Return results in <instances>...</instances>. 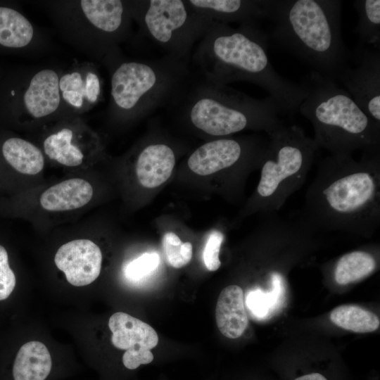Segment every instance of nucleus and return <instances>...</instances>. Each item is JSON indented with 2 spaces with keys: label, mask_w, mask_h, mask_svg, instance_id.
Segmentation results:
<instances>
[{
  "label": "nucleus",
  "mask_w": 380,
  "mask_h": 380,
  "mask_svg": "<svg viewBox=\"0 0 380 380\" xmlns=\"http://www.w3.org/2000/svg\"><path fill=\"white\" fill-rule=\"evenodd\" d=\"M297 213L318 232L372 236L380 226V151L319 160Z\"/></svg>",
  "instance_id": "1"
},
{
  "label": "nucleus",
  "mask_w": 380,
  "mask_h": 380,
  "mask_svg": "<svg viewBox=\"0 0 380 380\" xmlns=\"http://www.w3.org/2000/svg\"><path fill=\"white\" fill-rule=\"evenodd\" d=\"M268 37L258 22L229 24L212 21L191 56L200 79L224 84L247 82L265 89L281 115L293 117L306 96L303 83L279 75L267 53Z\"/></svg>",
  "instance_id": "2"
},
{
  "label": "nucleus",
  "mask_w": 380,
  "mask_h": 380,
  "mask_svg": "<svg viewBox=\"0 0 380 380\" xmlns=\"http://www.w3.org/2000/svg\"><path fill=\"white\" fill-rule=\"evenodd\" d=\"M342 1L268 0L267 18L274 24L272 39L335 82L350 63L352 51L341 34Z\"/></svg>",
  "instance_id": "3"
},
{
  "label": "nucleus",
  "mask_w": 380,
  "mask_h": 380,
  "mask_svg": "<svg viewBox=\"0 0 380 380\" xmlns=\"http://www.w3.org/2000/svg\"><path fill=\"white\" fill-rule=\"evenodd\" d=\"M101 63L109 75L107 112L114 122L135 121L169 107L191 79L189 65L165 55L149 60L129 58L119 47Z\"/></svg>",
  "instance_id": "4"
},
{
  "label": "nucleus",
  "mask_w": 380,
  "mask_h": 380,
  "mask_svg": "<svg viewBox=\"0 0 380 380\" xmlns=\"http://www.w3.org/2000/svg\"><path fill=\"white\" fill-rule=\"evenodd\" d=\"M196 130L226 137L246 129L269 134L284 125L270 98L255 99L224 84L191 79L168 107Z\"/></svg>",
  "instance_id": "5"
},
{
  "label": "nucleus",
  "mask_w": 380,
  "mask_h": 380,
  "mask_svg": "<svg viewBox=\"0 0 380 380\" xmlns=\"http://www.w3.org/2000/svg\"><path fill=\"white\" fill-rule=\"evenodd\" d=\"M306 96L298 110L312 124L314 141L330 154L380 151V125L335 82L311 71L301 82Z\"/></svg>",
  "instance_id": "6"
},
{
  "label": "nucleus",
  "mask_w": 380,
  "mask_h": 380,
  "mask_svg": "<svg viewBox=\"0 0 380 380\" xmlns=\"http://www.w3.org/2000/svg\"><path fill=\"white\" fill-rule=\"evenodd\" d=\"M37 3L51 18L61 37L101 63L131 34L127 0H49Z\"/></svg>",
  "instance_id": "7"
},
{
  "label": "nucleus",
  "mask_w": 380,
  "mask_h": 380,
  "mask_svg": "<svg viewBox=\"0 0 380 380\" xmlns=\"http://www.w3.org/2000/svg\"><path fill=\"white\" fill-rule=\"evenodd\" d=\"M63 69L22 66L4 72L0 80V127L39 131L70 113L59 91Z\"/></svg>",
  "instance_id": "8"
},
{
  "label": "nucleus",
  "mask_w": 380,
  "mask_h": 380,
  "mask_svg": "<svg viewBox=\"0 0 380 380\" xmlns=\"http://www.w3.org/2000/svg\"><path fill=\"white\" fill-rule=\"evenodd\" d=\"M267 136L268 146L251 206L264 215L278 213L303 186L319 149L314 139L295 125H284Z\"/></svg>",
  "instance_id": "9"
},
{
  "label": "nucleus",
  "mask_w": 380,
  "mask_h": 380,
  "mask_svg": "<svg viewBox=\"0 0 380 380\" xmlns=\"http://www.w3.org/2000/svg\"><path fill=\"white\" fill-rule=\"evenodd\" d=\"M127 4L143 35L165 51V56L189 65L192 49L211 20L187 0H127Z\"/></svg>",
  "instance_id": "10"
},
{
  "label": "nucleus",
  "mask_w": 380,
  "mask_h": 380,
  "mask_svg": "<svg viewBox=\"0 0 380 380\" xmlns=\"http://www.w3.org/2000/svg\"><path fill=\"white\" fill-rule=\"evenodd\" d=\"M37 144L46 160L68 169H85L103 153L100 136L82 115L68 114L40 129Z\"/></svg>",
  "instance_id": "11"
},
{
  "label": "nucleus",
  "mask_w": 380,
  "mask_h": 380,
  "mask_svg": "<svg viewBox=\"0 0 380 380\" xmlns=\"http://www.w3.org/2000/svg\"><path fill=\"white\" fill-rule=\"evenodd\" d=\"M269 138L221 137L196 148L187 165L197 175L205 176L236 167L241 164L260 167L267 151Z\"/></svg>",
  "instance_id": "12"
},
{
  "label": "nucleus",
  "mask_w": 380,
  "mask_h": 380,
  "mask_svg": "<svg viewBox=\"0 0 380 380\" xmlns=\"http://www.w3.org/2000/svg\"><path fill=\"white\" fill-rule=\"evenodd\" d=\"M46 157L34 142L0 127V186L4 192L20 194L41 177Z\"/></svg>",
  "instance_id": "13"
},
{
  "label": "nucleus",
  "mask_w": 380,
  "mask_h": 380,
  "mask_svg": "<svg viewBox=\"0 0 380 380\" xmlns=\"http://www.w3.org/2000/svg\"><path fill=\"white\" fill-rule=\"evenodd\" d=\"M360 108L380 125V49L357 46L351 63L336 77Z\"/></svg>",
  "instance_id": "14"
},
{
  "label": "nucleus",
  "mask_w": 380,
  "mask_h": 380,
  "mask_svg": "<svg viewBox=\"0 0 380 380\" xmlns=\"http://www.w3.org/2000/svg\"><path fill=\"white\" fill-rule=\"evenodd\" d=\"M50 48L47 34L22 12L17 3L0 1V54L36 56Z\"/></svg>",
  "instance_id": "15"
},
{
  "label": "nucleus",
  "mask_w": 380,
  "mask_h": 380,
  "mask_svg": "<svg viewBox=\"0 0 380 380\" xmlns=\"http://www.w3.org/2000/svg\"><path fill=\"white\" fill-rule=\"evenodd\" d=\"M108 327L113 345L125 350L122 357L125 369L134 371L153 361L151 349L157 346L158 336L151 326L129 314L118 312L110 316Z\"/></svg>",
  "instance_id": "16"
},
{
  "label": "nucleus",
  "mask_w": 380,
  "mask_h": 380,
  "mask_svg": "<svg viewBox=\"0 0 380 380\" xmlns=\"http://www.w3.org/2000/svg\"><path fill=\"white\" fill-rule=\"evenodd\" d=\"M58 85L62 101L70 113L82 115L103 100V80L92 61H76L63 70Z\"/></svg>",
  "instance_id": "17"
},
{
  "label": "nucleus",
  "mask_w": 380,
  "mask_h": 380,
  "mask_svg": "<svg viewBox=\"0 0 380 380\" xmlns=\"http://www.w3.org/2000/svg\"><path fill=\"white\" fill-rule=\"evenodd\" d=\"M102 258L101 251L96 243L88 239H77L59 247L54 262L70 284L84 286L99 276Z\"/></svg>",
  "instance_id": "18"
},
{
  "label": "nucleus",
  "mask_w": 380,
  "mask_h": 380,
  "mask_svg": "<svg viewBox=\"0 0 380 380\" xmlns=\"http://www.w3.org/2000/svg\"><path fill=\"white\" fill-rule=\"evenodd\" d=\"M197 12L211 21L228 24L258 22L267 18L268 0H187Z\"/></svg>",
  "instance_id": "19"
},
{
  "label": "nucleus",
  "mask_w": 380,
  "mask_h": 380,
  "mask_svg": "<svg viewBox=\"0 0 380 380\" xmlns=\"http://www.w3.org/2000/svg\"><path fill=\"white\" fill-rule=\"evenodd\" d=\"M94 195L91 182L82 177H70L53 184L40 193L39 208L49 213L75 211L87 205Z\"/></svg>",
  "instance_id": "20"
},
{
  "label": "nucleus",
  "mask_w": 380,
  "mask_h": 380,
  "mask_svg": "<svg viewBox=\"0 0 380 380\" xmlns=\"http://www.w3.org/2000/svg\"><path fill=\"white\" fill-rule=\"evenodd\" d=\"M173 148L167 144L151 143L139 153L135 172L139 182L146 188H155L165 182L175 165Z\"/></svg>",
  "instance_id": "21"
},
{
  "label": "nucleus",
  "mask_w": 380,
  "mask_h": 380,
  "mask_svg": "<svg viewBox=\"0 0 380 380\" xmlns=\"http://www.w3.org/2000/svg\"><path fill=\"white\" fill-rule=\"evenodd\" d=\"M215 319L220 331L225 337L234 339L243 334L248 319L240 286L230 285L222 289L217 301Z\"/></svg>",
  "instance_id": "22"
},
{
  "label": "nucleus",
  "mask_w": 380,
  "mask_h": 380,
  "mask_svg": "<svg viewBox=\"0 0 380 380\" xmlns=\"http://www.w3.org/2000/svg\"><path fill=\"white\" fill-rule=\"evenodd\" d=\"M53 371V360L46 346L32 341L18 350L11 367L13 380H47Z\"/></svg>",
  "instance_id": "23"
},
{
  "label": "nucleus",
  "mask_w": 380,
  "mask_h": 380,
  "mask_svg": "<svg viewBox=\"0 0 380 380\" xmlns=\"http://www.w3.org/2000/svg\"><path fill=\"white\" fill-rule=\"evenodd\" d=\"M270 283L271 286L267 291L257 288L249 291L246 295V306L258 319H270L284 303L286 283L282 272L274 270L270 274Z\"/></svg>",
  "instance_id": "24"
},
{
  "label": "nucleus",
  "mask_w": 380,
  "mask_h": 380,
  "mask_svg": "<svg viewBox=\"0 0 380 380\" xmlns=\"http://www.w3.org/2000/svg\"><path fill=\"white\" fill-rule=\"evenodd\" d=\"M377 267L375 255L366 250H355L341 255L336 261L333 276L338 285H347L363 279Z\"/></svg>",
  "instance_id": "25"
},
{
  "label": "nucleus",
  "mask_w": 380,
  "mask_h": 380,
  "mask_svg": "<svg viewBox=\"0 0 380 380\" xmlns=\"http://www.w3.org/2000/svg\"><path fill=\"white\" fill-rule=\"evenodd\" d=\"M358 22L354 32L358 37V46L372 45L380 49V1L356 0L353 1Z\"/></svg>",
  "instance_id": "26"
},
{
  "label": "nucleus",
  "mask_w": 380,
  "mask_h": 380,
  "mask_svg": "<svg viewBox=\"0 0 380 380\" xmlns=\"http://www.w3.org/2000/svg\"><path fill=\"white\" fill-rule=\"evenodd\" d=\"M330 319L337 327L355 333L374 331L380 324L375 313L350 304L335 308L330 314Z\"/></svg>",
  "instance_id": "27"
},
{
  "label": "nucleus",
  "mask_w": 380,
  "mask_h": 380,
  "mask_svg": "<svg viewBox=\"0 0 380 380\" xmlns=\"http://www.w3.org/2000/svg\"><path fill=\"white\" fill-rule=\"evenodd\" d=\"M162 244L167 260L172 267L181 268L191 260L193 254L191 243H183L175 233H165L163 237Z\"/></svg>",
  "instance_id": "28"
},
{
  "label": "nucleus",
  "mask_w": 380,
  "mask_h": 380,
  "mask_svg": "<svg viewBox=\"0 0 380 380\" xmlns=\"http://www.w3.org/2000/svg\"><path fill=\"white\" fill-rule=\"evenodd\" d=\"M159 264L156 253H146L130 262L125 268V274L132 279H139L153 271Z\"/></svg>",
  "instance_id": "29"
},
{
  "label": "nucleus",
  "mask_w": 380,
  "mask_h": 380,
  "mask_svg": "<svg viewBox=\"0 0 380 380\" xmlns=\"http://www.w3.org/2000/svg\"><path fill=\"white\" fill-rule=\"evenodd\" d=\"M16 284V277L10 266L8 251L0 243V301L8 298Z\"/></svg>",
  "instance_id": "30"
},
{
  "label": "nucleus",
  "mask_w": 380,
  "mask_h": 380,
  "mask_svg": "<svg viewBox=\"0 0 380 380\" xmlns=\"http://www.w3.org/2000/svg\"><path fill=\"white\" fill-rule=\"evenodd\" d=\"M223 239L224 234L217 230H213L208 236L203 257L205 265L209 271H215L221 265L219 253Z\"/></svg>",
  "instance_id": "31"
},
{
  "label": "nucleus",
  "mask_w": 380,
  "mask_h": 380,
  "mask_svg": "<svg viewBox=\"0 0 380 380\" xmlns=\"http://www.w3.org/2000/svg\"><path fill=\"white\" fill-rule=\"evenodd\" d=\"M295 380H327L319 373H312L296 378Z\"/></svg>",
  "instance_id": "32"
},
{
  "label": "nucleus",
  "mask_w": 380,
  "mask_h": 380,
  "mask_svg": "<svg viewBox=\"0 0 380 380\" xmlns=\"http://www.w3.org/2000/svg\"><path fill=\"white\" fill-rule=\"evenodd\" d=\"M4 72L0 69V80L2 77V75H3Z\"/></svg>",
  "instance_id": "33"
},
{
  "label": "nucleus",
  "mask_w": 380,
  "mask_h": 380,
  "mask_svg": "<svg viewBox=\"0 0 380 380\" xmlns=\"http://www.w3.org/2000/svg\"><path fill=\"white\" fill-rule=\"evenodd\" d=\"M0 192H4V191H3L2 188L1 187V186H0Z\"/></svg>",
  "instance_id": "34"
}]
</instances>
